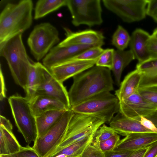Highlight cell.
<instances>
[{
    "mask_svg": "<svg viewBox=\"0 0 157 157\" xmlns=\"http://www.w3.org/2000/svg\"><path fill=\"white\" fill-rule=\"evenodd\" d=\"M73 77L68 92L71 107L98 94L114 90L110 70L107 68L95 65Z\"/></svg>",
    "mask_w": 157,
    "mask_h": 157,
    "instance_id": "1",
    "label": "cell"
},
{
    "mask_svg": "<svg viewBox=\"0 0 157 157\" xmlns=\"http://www.w3.org/2000/svg\"><path fill=\"white\" fill-rule=\"evenodd\" d=\"M33 4L31 0L17 3H8L0 15V45L31 26L33 21Z\"/></svg>",
    "mask_w": 157,
    "mask_h": 157,
    "instance_id": "2",
    "label": "cell"
},
{
    "mask_svg": "<svg viewBox=\"0 0 157 157\" xmlns=\"http://www.w3.org/2000/svg\"><path fill=\"white\" fill-rule=\"evenodd\" d=\"M22 34L16 35L0 45V55L6 60L15 83L25 90L29 71L34 62L27 53Z\"/></svg>",
    "mask_w": 157,
    "mask_h": 157,
    "instance_id": "3",
    "label": "cell"
},
{
    "mask_svg": "<svg viewBox=\"0 0 157 157\" xmlns=\"http://www.w3.org/2000/svg\"><path fill=\"white\" fill-rule=\"evenodd\" d=\"M105 122V120L100 117L74 113L62 141L48 157L69 145L94 135Z\"/></svg>",
    "mask_w": 157,
    "mask_h": 157,
    "instance_id": "4",
    "label": "cell"
},
{
    "mask_svg": "<svg viewBox=\"0 0 157 157\" xmlns=\"http://www.w3.org/2000/svg\"><path fill=\"white\" fill-rule=\"evenodd\" d=\"M8 101L18 131L28 145L37 137L35 117L31 112L29 103L25 97L15 94L10 97Z\"/></svg>",
    "mask_w": 157,
    "mask_h": 157,
    "instance_id": "5",
    "label": "cell"
},
{
    "mask_svg": "<svg viewBox=\"0 0 157 157\" xmlns=\"http://www.w3.org/2000/svg\"><path fill=\"white\" fill-rule=\"evenodd\" d=\"M71 109L75 113L101 117L109 123L114 114L120 111V101L115 95L105 92L72 107Z\"/></svg>",
    "mask_w": 157,
    "mask_h": 157,
    "instance_id": "6",
    "label": "cell"
},
{
    "mask_svg": "<svg viewBox=\"0 0 157 157\" xmlns=\"http://www.w3.org/2000/svg\"><path fill=\"white\" fill-rule=\"evenodd\" d=\"M57 29L49 23L36 25L27 40L30 52L38 61L45 56L53 46L59 41Z\"/></svg>",
    "mask_w": 157,
    "mask_h": 157,
    "instance_id": "7",
    "label": "cell"
},
{
    "mask_svg": "<svg viewBox=\"0 0 157 157\" xmlns=\"http://www.w3.org/2000/svg\"><path fill=\"white\" fill-rule=\"evenodd\" d=\"M66 6L75 26L84 25L91 27L103 22L100 0H67Z\"/></svg>",
    "mask_w": 157,
    "mask_h": 157,
    "instance_id": "8",
    "label": "cell"
},
{
    "mask_svg": "<svg viewBox=\"0 0 157 157\" xmlns=\"http://www.w3.org/2000/svg\"><path fill=\"white\" fill-rule=\"evenodd\" d=\"M74 113L66 110L56 124L43 136L37 138L33 148L40 157H48L62 141Z\"/></svg>",
    "mask_w": 157,
    "mask_h": 157,
    "instance_id": "9",
    "label": "cell"
},
{
    "mask_svg": "<svg viewBox=\"0 0 157 157\" xmlns=\"http://www.w3.org/2000/svg\"><path fill=\"white\" fill-rule=\"evenodd\" d=\"M102 1L106 8L125 22L140 21L144 19L147 15V0H103Z\"/></svg>",
    "mask_w": 157,
    "mask_h": 157,
    "instance_id": "10",
    "label": "cell"
},
{
    "mask_svg": "<svg viewBox=\"0 0 157 157\" xmlns=\"http://www.w3.org/2000/svg\"><path fill=\"white\" fill-rule=\"evenodd\" d=\"M157 110V106L147 101L138 92L120 101V112L125 117L140 121Z\"/></svg>",
    "mask_w": 157,
    "mask_h": 157,
    "instance_id": "11",
    "label": "cell"
},
{
    "mask_svg": "<svg viewBox=\"0 0 157 157\" xmlns=\"http://www.w3.org/2000/svg\"><path fill=\"white\" fill-rule=\"evenodd\" d=\"M43 81L36 94L48 96L62 103L67 109H71L68 93L63 83L57 80L49 70L44 66Z\"/></svg>",
    "mask_w": 157,
    "mask_h": 157,
    "instance_id": "12",
    "label": "cell"
},
{
    "mask_svg": "<svg viewBox=\"0 0 157 157\" xmlns=\"http://www.w3.org/2000/svg\"><path fill=\"white\" fill-rule=\"evenodd\" d=\"M91 45H71L52 48L43 60V65L50 70L56 65L64 62L93 47Z\"/></svg>",
    "mask_w": 157,
    "mask_h": 157,
    "instance_id": "13",
    "label": "cell"
},
{
    "mask_svg": "<svg viewBox=\"0 0 157 157\" xmlns=\"http://www.w3.org/2000/svg\"><path fill=\"white\" fill-rule=\"evenodd\" d=\"M66 38L58 45L60 46L71 45H91L101 47L104 44L105 37L100 31L88 29L74 32L64 28Z\"/></svg>",
    "mask_w": 157,
    "mask_h": 157,
    "instance_id": "14",
    "label": "cell"
},
{
    "mask_svg": "<svg viewBox=\"0 0 157 157\" xmlns=\"http://www.w3.org/2000/svg\"><path fill=\"white\" fill-rule=\"evenodd\" d=\"M97 60H69L52 67L49 70L54 77L62 82L82 73L95 64Z\"/></svg>",
    "mask_w": 157,
    "mask_h": 157,
    "instance_id": "15",
    "label": "cell"
},
{
    "mask_svg": "<svg viewBox=\"0 0 157 157\" xmlns=\"http://www.w3.org/2000/svg\"><path fill=\"white\" fill-rule=\"evenodd\" d=\"M156 141L157 133H133L127 135L120 140L113 151H134L148 147Z\"/></svg>",
    "mask_w": 157,
    "mask_h": 157,
    "instance_id": "16",
    "label": "cell"
},
{
    "mask_svg": "<svg viewBox=\"0 0 157 157\" xmlns=\"http://www.w3.org/2000/svg\"><path fill=\"white\" fill-rule=\"evenodd\" d=\"M109 124L117 134L123 136L135 133L153 132L142 125L140 121L128 118L120 111L113 117Z\"/></svg>",
    "mask_w": 157,
    "mask_h": 157,
    "instance_id": "17",
    "label": "cell"
},
{
    "mask_svg": "<svg viewBox=\"0 0 157 157\" xmlns=\"http://www.w3.org/2000/svg\"><path fill=\"white\" fill-rule=\"evenodd\" d=\"M151 36L147 32L139 28L135 29L130 36V50L139 63L150 58L147 45Z\"/></svg>",
    "mask_w": 157,
    "mask_h": 157,
    "instance_id": "18",
    "label": "cell"
},
{
    "mask_svg": "<svg viewBox=\"0 0 157 157\" xmlns=\"http://www.w3.org/2000/svg\"><path fill=\"white\" fill-rule=\"evenodd\" d=\"M29 103L31 112L35 117L50 110H67L59 101L45 95H36Z\"/></svg>",
    "mask_w": 157,
    "mask_h": 157,
    "instance_id": "19",
    "label": "cell"
},
{
    "mask_svg": "<svg viewBox=\"0 0 157 157\" xmlns=\"http://www.w3.org/2000/svg\"><path fill=\"white\" fill-rule=\"evenodd\" d=\"M141 78V73L136 69L125 77L119 89L115 91V95L120 101L138 92Z\"/></svg>",
    "mask_w": 157,
    "mask_h": 157,
    "instance_id": "20",
    "label": "cell"
},
{
    "mask_svg": "<svg viewBox=\"0 0 157 157\" xmlns=\"http://www.w3.org/2000/svg\"><path fill=\"white\" fill-rule=\"evenodd\" d=\"M44 65L39 62H34L31 66L27 75L25 90L26 98L29 102L36 95L44 77Z\"/></svg>",
    "mask_w": 157,
    "mask_h": 157,
    "instance_id": "21",
    "label": "cell"
},
{
    "mask_svg": "<svg viewBox=\"0 0 157 157\" xmlns=\"http://www.w3.org/2000/svg\"><path fill=\"white\" fill-rule=\"evenodd\" d=\"M136 69L141 75L139 88L157 85V58H150L138 62Z\"/></svg>",
    "mask_w": 157,
    "mask_h": 157,
    "instance_id": "22",
    "label": "cell"
},
{
    "mask_svg": "<svg viewBox=\"0 0 157 157\" xmlns=\"http://www.w3.org/2000/svg\"><path fill=\"white\" fill-rule=\"evenodd\" d=\"M12 125L0 126V155H12L21 150V145L13 132Z\"/></svg>",
    "mask_w": 157,
    "mask_h": 157,
    "instance_id": "23",
    "label": "cell"
},
{
    "mask_svg": "<svg viewBox=\"0 0 157 157\" xmlns=\"http://www.w3.org/2000/svg\"><path fill=\"white\" fill-rule=\"evenodd\" d=\"M66 110H50L35 117L37 132V137L43 136L53 126Z\"/></svg>",
    "mask_w": 157,
    "mask_h": 157,
    "instance_id": "24",
    "label": "cell"
},
{
    "mask_svg": "<svg viewBox=\"0 0 157 157\" xmlns=\"http://www.w3.org/2000/svg\"><path fill=\"white\" fill-rule=\"evenodd\" d=\"M135 59L130 50H115L114 52L112 71L114 76L116 84L120 86L122 72L124 69L132 60Z\"/></svg>",
    "mask_w": 157,
    "mask_h": 157,
    "instance_id": "25",
    "label": "cell"
},
{
    "mask_svg": "<svg viewBox=\"0 0 157 157\" xmlns=\"http://www.w3.org/2000/svg\"><path fill=\"white\" fill-rule=\"evenodd\" d=\"M94 135L69 145L48 157H80L86 147L91 143Z\"/></svg>",
    "mask_w": 157,
    "mask_h": 157,
    "instance_id": "26",
    "label": "cell"
},
{
    "mask_svg": "<svg viewBox=\"0 0 157 157\" xmlns=\"http://www.w3.org/2000/svg\"><path fill=\"white\" fill-rule=\"evenodd\" d=\"M67 0H39L35 8L34 18L38 19L60 7L66 6Z\"/></svg>",
    "mask_w": 157,
    "mask_h": 157,
    "instance_id": "27",
    "label": "cell"
},
{
    "mask_svg": "<svg viewBox=\"0 0 157 157\" xmlns=\"http://www.w3.org/2000/svg\"><path fill=\"white\" fill-rule=\"evenodd\" d=\"M130 40L127 31L121 26L118 25L113 33L112 39V44L117 50L123 51L127 48Z\"/></svg>",
    "mask_w": 157,
    "mask_h": 157,
    "instance_id": "28",
    "label": "cell"
},
{
    "mask_svg": "<svg viewBox=\"0 0 157 157\" xmlns=\"http://www.w3.org/2000/svg\"><path fill=\"white\" fill-rule=\"evenodd\" d=\"M104 50V49L102 48L101 47H93L86 50L70 60H97L103 53Z\"/></svg>",
    "mask_w": 157,
    "mask_h": 157,
    "instance_id": "29",
    "label": "cell"
},
{
    "mask_svg": "<svg viewBox=\"0 0 157 157\" xmlns=\"http://www.w3.org/2000/svg\"><path fill=\"white\" fill-rule=\"evenodd\" d=\"M120 136L117 133L103 141L91 144L104 153L113 151L120 141Z\"/></svg>",
    "mask_w": 157,
    "mask_h": 157,
    "instance_id": "30",
    "label": "cell"
},
{
    "mask_svg": "<svg viewBox=\"0 0 157 157\" xmlns=\"http://www.w3.org/2000/svg\"><path fill=\"white\" fill-rule=\"evenodd\" d=\"M114 50L113 48L104 49L103 53L97 59L96 66L107 68L112 70Z\"/></svg>",
    "mask_w": 157,
    "mask_h": 157,
    "instance_id": "31",
    "label": "cell"
},
{
    "mask_svg": "<svg viewBox=\"0 0 157 157\" xmlns=\"http://www.w3.org/2000/svg\"><path fill=\"white\" fill-rule=\"evenodd\" d=\"M116 132L110 126L105 124L101 126L96 132L91 143H97L105 141L112 136Z\"/></svg>",
    "mask_w": 157,
    "mask_h": 157,
    "instance_id": "32",
    "label": "cell"
},
{
    "mask_svg": "<svg viewBox=\"0 0 157 157\" xmlns=\"http://www.w3.org/2000/svg\"><path fill=\"white\" fill-rule=\"evenodd\" d=\"M138 92L147 101L157 106V85L140 87Z\"/></svg>",
    "mask_w": 157,
    "mask_h": 157,
    "instance_id": "33",
    "label": "cell"
},
{
    "mask_svg": "<svg viewBox=\"0 0 157 157\" xmlns=\"http://www.w3.org/2000/svg\"><path fill=\"white\" fill-rule=\"evenodd\" d=\"M80 157H105V155L91 143L86 147Z\"/></svg>",
    "mask_w": 157,
    "mask_h": 157,
    "instance_id": "34",
    "label": "cell"
},
{
    "mask_svg": "<svg viewBox=\"0 0 157 157\" xmlns=\"http://www.w3.org/2000/svg\"><path fill=\"white\" fill-rule=\"evenodd\" d=\"M12 155L16 157H40L33 147L28 145L22 147L19 151Z\"/></svg>",
    "mask_w": 157,
    "mask_h": 157,
    "instance_id": "35",
    "label": "cell"
},
{
    "mask_svg": "<svg viewBox=\"0 0 157 157\" xmlns=\"http://www.w3.org/2000/svg\"><path fill=\"white\" fill-rule=\"evenodd\" d=\"M147 48L150 58H157V39L151 36Z\"/></svg>",
    "mask_w": 157,
    "mask_h": 157,
    "instance_id": "36",
    "label": "cell"
},
{
    "mask_svg": "<svg viewBox=\"0 0 157 157\" xmlns=\"http://www.w3.org/2000/svg\"><path fill=\"white\" fill-rule=\"evenodd\" d=\"M147 15L152 18L157 13V0H147Z\"/></svg>",
    "mask_w": 157,
    "mask_h": 157,
    "instance_id": "37",
    "label": "cell"
},
{
    "mask_svg": "<svg viewBox=\"0 0 157 157\" xmlns=\"http://www.w3.org/2000/svg\"><path fill=\"white\" fill-rule=\"evenodd\" d=\"M140 122L142 125L154 133H157V128L150 120L144 117L140 118Z\"/></svg>",
    "mask_w": 157,
    "mask_h": 157,
    "instance_id": "38",
    "label": "cell"
},
{
    "mask_svg": "<svg viewBox=\"0 0 157 157\" xmlns=\"http://www.w3.org/2000/svg\"><path fill=\"white\" fill-rule=\"evenodd\" d=\"M133 151H112L104 154L105 157H128Z\"/></svg>",
    "mask_w": 157,
    "mask_h": 157,
    "instance_id": "39",
    "label": "cell"
},
{
    "mask_svg": "<svg viewBox=\"0 0 157 157\" xmlns=\"http://www.w3.org/2000/svg\"><path fill=\"white\" fill-rule=\"evenodd\" d=\"M157 155V141L150 145L143 157H155Z\"/></svg>",
    "mask_w": 157,
    "mask_h": 157,
    "instance_id": "40",
    "label": "cell"
},
{
    "mask_svg": "<svg viewBox=\"0 0 157 157\" xmlns=\"http://www.w3.org/2000/svg\"><path fill=\"white\" fill-rule=\"evenodd\" d=\"M0 99L2 101L6 97V88L5 84L4 77L0 67Z\"/></svg>",
    "mask_w": 157,
    "mask_h": 157,
    "instance_id": "41",
    "label": "cell"
},
{
    "mask_svg": "<svg viewBox=\"0 0 157 157\" xmlns=\"http://www.w3.org/2000/svg\"><path fill=\"white\" fill-rule=\"evenodd\" d=\"M149 146L134 151L128 157H143Z\"/></svg>",
    "mask_w": 157,
    "mask_h": 157,
    "instance_id": "42",
    "label": "cell"
},
{
    "mask_svg": "<svg viewBox=\"0 0 157 157\" xmlns=\"http://www.w3.org/2000/svg\"><path fill=\"white\" fill-rule=\"evenodd\" d=\"M145 117L152 121L157 128V110Z\"/></svg>",
    "mask_w": 157,
    "mask_h": 157,
    "instance_id": "43",
    "label": "cell"
},
{
    "mask_svg": "<svg viewBox=\"0 0 157 157\" xmlns=\"http://www.w3.org/2000/svg\"><path fill=\"white\" fill-rule=\"evenodd\" d=\"M151 36L157 39V28L154 30Z\"/></svg>",
    "mask_w": 157,
    "mask_h": 157,
    "instance_id": "44",
    "label": "cell"
},
{
    "mask_svg": "<svg viewBox=\"0 0 157 157\" xmlns=\"http://www.w3.org/2000/svg\"><path fill=\"white\" fill-rule=\"evenodd\" d=\"M0 157H16L12 155H0Z\"/></svg>",
    "mask_w": 157,
    "mask_h": 157,
    "instance_id": "45",
    "label": "cell"
},
{
    "mask_svg": "<svg viewBox=\"0 0 157 157\" xmlns=\"http://www.w3.org/2000/svg\"><path fill=\"white\" fill-rule=\"evenodd\" d=\"M152 18L155 22H157V13Z\"/></svg>",
    "mask_w": 157,
    "mask_h": 157,
    "instance_id": "46",
    "label": "cell"
},
{
    "mask_svg": "<svg viewBox=\"0 0 157 157\" xmlns=\"http://www.w3.org/2000/svg\"><path fill=\"white\" fill-rule=\"evenodd\" d=\"M155 157H157V155H156V156Z\"/></svg>",
    "mask_w": 157,
    "mask_h": 157,
    "instance_id": "47",
    "label": "cell"
}]
</instances>
